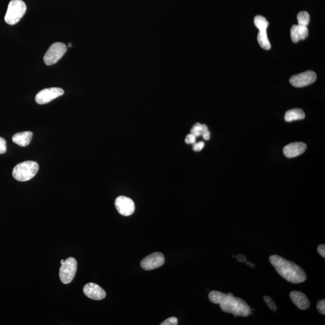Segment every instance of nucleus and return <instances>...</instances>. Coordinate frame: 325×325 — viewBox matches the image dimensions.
Wrapping results in <instances>:
<instances>
[{"mask_svg": "<svg viewBox=\"0 0 325 325\" xmlns=\"http://www.w3.org/2000/svg\"><path fill=\"white\" fill-rule=\"evenodd\" d=\"M291 300L293 303L302 310L308 309L310 306V303L308 298L305 294L298 291H292L290 294Z\"/></svg>", "mask_w": 325, "mask_h": 325, "instance_id": "4468645a", "label": "nucleus"}, {"mask_svg": "<svg viewBox=\"0 0 325 325\" xmlns=\"http://www.w3.org/2000/svg\"><path fill=\"white\" fill-rule=\"evenodd\" d=\"M203 137V138L205 139L206 141H208L209 139L210 138V132L208 130L206 131L202 135Z\"/></svg>", "mask_w": 325, "mask_h": 325, "instance_id": "c85d7f7f", "label": "nucleus"}, {"mask_svg": "<svg viewBox=\"0 0 325 325\" xmlns=\"http://www.w3.org/2000/svg\"><path fill=\"white\" fill-rule=\"evenodd\" d=\"M64 260H61V264H63V263H64Z\"/></svg>", "mask_w": 325, "mask_h": 325, "instance_id": "2f4dec72", "label": "nucleus"}, {"mask_svg": "<svg viewBox=\"0 0 325 325\" xmlns=\"http://www.w3.org/2000/svg\"><path fill=\"white\" fill-rule=\"evenodd\" d=\"M305 117V113L300 108H295L287 111L285 115V120L287 122H292L294 121L304 120Z\"/></svg>", "mask_w": 325, "mask_h": 325, "instance_id": "dca6fc26", "label": "nucleus"}, {"mask_svg": "<svg viewBox=\"0 0 325 325\" xmlns=\"http://www.w3.org/2000/svg\"><path fill=\"white\" fill-rule=\"evenodd\" d=\"M306 145L303 142L291 143L284 148V154L288 158H293L300 156L305 151Z\"/></svg>", "mask_w": 325, "mask_h": 325, "instance_id": "ddd939ff", "label": "nucleus"}, {"mask_svg": "<svg viewBox=\"0 0 325 325\" xmlns=\"http://www.w3.org/2000/svg\"><path fill=\"white\" fill-rule=\"evenodd\" d=\"M299 40H305L308 36V29L307 26L298 25Z\"/></svg>", "mask_w": 325, "mask_h": 325, "instance_id": "6ab92c4d", "label": "nucleus"}, {"mask_svg": "<svg viewBox=\"0 0 325 325\" xmlns=\"http://www.w3.org/2000/svg\"><path fill=\"white\" fill-rule=\"evenodd\" d=\"M67 51V46L61 42L53 43L49 48L43 57V61L46 65L50 66L56 63L62 58Z\"/></svg>", "mask_w": 325, "mask_h": 325, "instance_id": "39448f33", "label": "nucleus"}, {"mask_svg": "<svg viewBox=\"0 0 325 325\" xmlns=\"http://www.w3.org/2000/svg\"><path fill=\"white\" fill-rule=\"evenodd\" d=\"M317 252L322 257L325 258V245L320 244L317 247Z\"/></svg>", "mask_w": 325, "mask_h": 325, "instance_id": "bb28decb", "label": "nucleus"}, {"mask_svg": "<svg viewBox=\"0 0 325 325\" xmlns=\"http://www.w3.org/2000/svg\"><path fill=\"white\" fill-rule=\"evenodd\" d=\"M208 298L211 303L219 304L222 310L233 314L235 317H247L252 314L251 308L246 302L241 298L234 297L233 293L212 291L209 293Z\"/></svg>", "mask_w": 325, "mask_h": 325, "instance_id": "f257e3e1", "label": "nucleus"}, {"mask_svg": "<svg viewBox=\"0 0 325 325\" xmlns=\"http://www.w3.org/2000/svg\"><path fill=\"white\" fill-rule=\"evenodd\" d=\"M204 146L205 144L203 142H200L193 144V149L196 152L201 151Z\"/></svg>", "mask_w": 325, "mask_h": 325, "instance_id": "393cba45", "label": "nucleus"}, {"mask_svg": "<svg viewBox=\"0 0 325 325\" xmlns=\"http://www.w3.org/2000/svg\"><path fill=\"white\" fill-rule=\"evenodd\" d=\"M64 94L62 89L59 87H51V88L44 89L36 95L35 101L39 104H45L50 102L51 101L61 96Z\"/></svg>", "mask_w": 325, "mask_h": 325, "instance_id": "0eeeda50", "label": "nucleus"}, {"mask_svg": "<svg viewBox=\"0 0 325 325\" xmlns=\"http://www.w3.org/2000/svg\"><path fill=\"white\" fill-rule=\"evenodd\" d=\"M291 38L293 42L297 43L299 40L298 25H294L291 28Z\"/></svg>", "mask_w": 325, "mask_h": 325, "instance_id": "aec40b11", "label": "nucleus"}, {"mask_svg": "<svg viewBox=\"0 0 325 325\" xmlns=\"http://www.w3.org/2000/svg\"><path fill=\"white\" fill-rule=\"evenodd\" d=\"M77 270V262L73 257H69L61 264L59 277L64 284H68L73 280Z\"/></svg>", "mask_w": 325, "mask_h": 325, "instance_id": "423d86ee", "label": "nucleus"}, {"mask_svg": "<svg viewBox=\"0 0 325 325\" xmlns=\"http://www.w3.org/2000/svg\"><path fill=\"white\" fill-rule=\"evenodd\" d=\"M178 325V319L176 317H172L170 318L165 320L162 322L161 325Z\"/></svg>", "mask_w": 325, "mask_h": 325, "instance_id": "5701e85b", "label": "nucleus"}, {"mask_svg": "<svg viewBox=\"0 0 325 325\" xmlns=\"http://www.w3.org/2000/svg\"><path fill=\"white\" fill-rule=\"evenodd\" d=\"M26 10V4L22 0H12L7 10L5 21L9 25L17 24L24 17Z\"/></svg>", "mask_w": 325, "mask_h": 325, "instance_id": "20e7f679", "label": "nucleus"}, {"mask_svg": "<svg viewBox=\"0 0 325 325\" xmlns=\"http://www.w3.org/2000/svg\"><path fill=\"white\" fill-rule=\"evenodd\" d=\"M39 171V164L33 161H26L18 164L13 169L12 175L19 182H27L35 176Z\"/></svg>", "mask_w": 325, "mask_h": 325, "instance_id": "7ed1b4c3", "label": "nucleus"}, {"mask_svg": "<svg viewBox=\"0 0 325 325\" xmlns=\"http://www.w3.org/2000/svg\"><path fill=\"white\" fill-rule=\"evenodd\" d=\"M68 46L69 48H71L72 47V43H68Z\"/></svg>", "mask_w": 325, "mask_h": 325, "instance_id": "7c9ffc66", "label": "nucleus"}, {"mask_svg": "<svg viewBox=\"0 0 325 325\" xmlns=\"http://www.w3.org/2000/svg\"><path fill=\"white\" fill-rule=\"evenodd\" d=\"M317 309L319 313L321 314H325V299H322L318 302L317 304Z\"/></svg>", "mask_w": 325, "mask_h": 325, "instance_id": "4be33fe9", "label": "nucleus"}, {"mask_svg": "<svg viewBox=\"0 0 325 325\" xmlns=\"http://www.w3.org/2000/svg\"><path fill=\"white\" fill-rule=\"evenodd\" d=\"M298 25L307 26L309 22V15L308 12L303 11L299 12L298 15Z\"/></svg>", "mask_w": 325, "mask_h": 325, "instance_id": "a211bd4d", "label": "nucleus"}, {"mask_svg": "<svg viewBox=\"0 0 325 325\" xmlns=\"http://www.w3.org/2000/svg\"><path fill=\"white\" fill-rule=\"evenodd\" d=\"M264 301L265 303H266L269 308L273 311H277V306L276 305L275 302L273 301V299L269 297V296H264Z\"/></svg>", "mask_w": 325, "mask_h": 325, "instance_id": "412c9836", "label": "nucleus"}, {"mask_svg": "<svg viewBox=\"0 0 325 325\" xmlns=\"http://www.w3.org/2000/svg\"><path fill=\"white\" fill-rule=\"evenodd\" d=\"M84 295L90 299L95 301L102 300L106 297V293L99 285L90 283L84 285L83 288Z\"/></svg>", "mask_w": 325, "mask_h": 325, "instance_id": "f8f14e48", "label": "nucleus"}, {"mask_svg": "<svg viewBox=\"0 0 325 325\" xmlns=\"http://www.w3.org/2000/svg\"><path fill=\"white\" fill-rule=\"evenodd\" d=\"M7 151L6 141L0 137V154H4Z\"/></svg>", "mask_w": 325, "mask_h": 325, "instance_id": "b1692460", "label": "nucleus"}, {"mask_svg": "<svg viewBox=\"0 0 325 325\" xmlns=\"http://www.w3.org/2000/svg\"><path fill=\"white\" fill-rule=\"evenodd\" d=\"M249 265L251 268H253V269H254V268L255 267V264H254V263H250Z\"/></svg>", "mask_w": 325, "mask_h": 325, "instance_id": "c756f323", "label": "nucleus"}, {"mask_svg": "<svg viewBox=\"0 0 325 325\" xmlns=\"http://www.w3.org/2000/svg\"><path fill=\"white\" fill-rule=\"evenodd\" d=\"M269 261L281 277L293 284L304 283L306 280L304 270L298 265L278 255H271Z\"/></svg>", "mask_w": 325, "mask_h": 325, "instance_id": "f03ea898", "label": "nucleus"}, {"mask_svg": "<svg viewBox=\"0 0 325 325\" xmlns=\"http://www.w3.org/2000/svg\"><path fill=\"white\" fill-rule=\"evenodd\" d=\"M317 76L315 72L308 71L303 73L295 75L290 79V83L296 87H303L315 82Z\"/></svg>", "mask_w": 325, "mask_h": 325, "instance_id": "9d476101", "label": "nucleus"}, {"mask_svg": "<svg viewBox=\"0 0 325 325\" xmlns=\"http://www.w3.org/2000/svg\"><path fill=\"white\" fill-rule=\"evenodd\" d=\"M208 130V126L205 124H201L200 123H195L191 129L190 133L194 135L196 138L202 136L203 133Z\"/></svg>", "mask_w": 325, "mask_h": 325, "instance_id": "f3484780", "label": "nucleus"}, {"mask_svg": "<svg viewBox=\"0 0 325 325\" xmlns=\"http://www.w3.org/2000/svg\"><path fill=\"white\" fill-rule=\"evenodd\" d=\"M269 24V22L265 20H260L255 24L259 29L257 37L258 42L262 48L266 50H269L271 48V44L267 34V28Z\"/></svg>", "mask_w": 325, "mask_h": 325, "instance_id": "9b49d317", "label": "nucleus"}, {"mask_svg": "<svg viewBox=\"0 0 325 325\" xmlns=\"http://www.w3.org/2000/svg\"><path fill=\"white\" fill-rule=\"evenodd\" d=\"M237 261L241 263H245L247 261L246 257L244 255L239 254L236 256Z\"/></svg>", "mask_w": 325, "mask_h": 325, "instance_id": "cd10ccee", "label": "nucleus"}, {"mask_svg": "<svg viewBox=\"0 0 325 325\" xmlns=\"http://www.w3.org/2000/svg\"><path fill=\"white\" fill-rule=\"evenodd\" d=\"M33 133L31 131H24L15 134L12 137V141L20 146H27L32 141Z\"/></svg>", "mask_w": 325, "mask_h": 325, "instance_id": "2eb2a0df", "label": "nucleus"}, {"mask_svg": "<svg viewBox=\"0 0 325 325\" xmlns=\"http://www.w3.org/2000/svg\"><path fill=\"white\" fill-rule=\"evenodd\" d=\"M115 204L119 213L124 216L132 215L135 211V204L130 198L120 196L116 199Z\"/></svg>", "mask_w": 325, "mask_h": 325, "instance_id": "1a4fd4ad", "label": "nucleus"}, {"mask_svg": "<svg viewBox=\"0 0 325 325\" xmlns=\"http://www.w3.org/2000/svg\"><path fill=\"white\" fill-rule=\"evenodd\" d=\"M164 261L163 254L161 252H154L142 260L141 265L144 270H154L162 266L164 264Z\"/></svg>", "mask_w": 325, "mask_h": 325, "instance_id": "6e6552de", "label": "nucleus"}, {"mask_svg": "<svg viewBox=\"0 0 325 325\" xmlns=\"http://www.w3.org/2000/svg\"><path fill=\"white\" fill-rule=\"evenodd\" d=\"M196 139H197V138L190 133L185 138V142L187 144H194L196 142Z\"/></svg>", "mask_w": 325, "mask_h": 325, "instance_id": "a878e982", "label": "nucleus"}]
</instances>
